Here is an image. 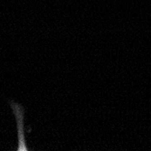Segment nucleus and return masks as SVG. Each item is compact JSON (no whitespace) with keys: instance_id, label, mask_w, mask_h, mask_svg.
Wrapping results in <instances>:
<instances>
[{"instance_id":"1","label":"nucleus","mask_w":151,"mask_h":151,"mask_svg":"<svg viewBox=\"0 0 151 151\" xmlns=\"http://www.w3.org/2000/svg\"><path fill=\"white\" fill-rule=\"evenodd\" d=\"M11 108L16 116L17 122V129H18V147L17 151H27L29 150L25 144L24 139V109L20 104L11 102Z\"/></svg>"}]
</instances>
